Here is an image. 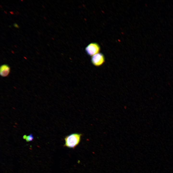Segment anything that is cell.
<instances>
[{"label":"cell","mask_w":173,"mask_h":173,"mask_svg":"<svg viewBox=\"0 0 173 173\" xmlns=\"http://www.w3.org/2000/svg\"><path fill=\"white\" fill-rule=\"evenodd\" d=\"M82 134L74 133L67 136L64 138V146L68 148H74L79 143Z\"/></svg>","instance_id":"1"},{"label":"cell","mask_w":173,"mask_h":173,"mask_svg":"<svg viewBox=\"0 0 173 173\" xmlns=\"http://www.w3.org/2000/svg\"><path fill=\"white\" fill-rule=\"evenodd\" d=\"M100 48L99 45L96 43H92L88 45L85 48V51L89 56H92L99 53Z\"/></svg>","instance_id":"2"},{"label":"cell","mask_w":173,"mask_h":173,"mask_svg":"<svg viewBox=\"0 0 173 173\" xmlns=\"http://www.w3.org/2000/svg\"><path fill=\"white\" fill-rule=\"evenodd\" d=\"M91 61L92 63L96 67H99L102 65L105 62L104 55L99 53L92 56Z\"/></svg>","instance_id":"3"},{"label":"cell","mask_w":173,"mask_h":173,"mask_svg":"<svg viewBox=\"0 0 173 173\" xmlns=\"http://www.w3.org/2000/svg\"><path fill=\"white\" fill-rule=\"evenodd\" d=\"M10 71V67L8 64H4L0 66V74L1 77H7L9 74Z\"/></svg>","instance_id":"4"},{"label":"cell","mask_w":173,"mask_h":173,"mask_svg":"<svg viewBox=\"0 0 173 173\" xmlns=\"http://www.w3.org/2000/svg\"><path fill=\"white\" fill-rule=\"evenodd\" d=\"M34 137L32 134H30L27 136L25 139L26 141L28 142L32 141Z\"/></svg>","instance_id":"5"},{"label":"cell","mask_w":173,"mask_h":173,"mask_svg":"<svg viewBox=\"0 0 173 173\" xmlns=\"http://www.w3.org/2000/svg\"><path fill=\"white\" fill-rule=\"evenodd\" d=\"M13 26L16 28H19V26L16 23H14L13 24Z\"/></svg>","instance_id":"6"},{"label":"cell","mask_w":173,"mask_h":173,"mask_svg":"<svg viewBox=\"0 0 173 173\" xmlns=\"http://www.w3.org/2000/svg\"><path fill=\"white\" fill-rule=\"evenodd\" d=\"M27 136L26 135H24L23 137V138L24 139H25L27 137Z\"/></svg>","instance_id":"7"},{"label":"cell","mask_w":173,"mask_h":173,"mask_svg":"<svg viewBox=\"0 0 173 173\" xmlns=\"http://www.w3.org/2000/svg\"><path fill=\"white\" fill-rule=\"evenodd\" d=\"M10 12V13L11 14H14V13H13V12L10 11V12Z\"/></svg>","instance_id":"8"},{"label":"cell","mask_w":173,"mask_h":173,"mask_svg":"<svg viewBox=\"0 0 173 173\" xmlns=\"http://www.w3.org/2000/svg\"><path fill=\"white\" fill-rule=\"evenodd\" d=\"M9 27H10V28L11 27V25H9Z\"/></svg>","instance_id":"9"},{"label":"cell","mask_w":173,"mask_h":173,"mask_svg":"<svg viewBox=\"0 0 173 173\" xmlns=\"http://www.w3.org/2000/svg\"><path fill=\"white\" fill-rule=\"evenodd\" d=\"M4 11V12L6 14H7V12H6V11Z\"/></svg>","instance_id":"10"},{"label":"cell","mask_w":173,"mask_h":173,"mask_svg":"<svg viewBox=\"0 0 173 173\" xmlns=\"http://www.w3.org/2000/svg\"><path fill=\"white\" fill-rule=\"evenodd\" d=\"M42 6L43 8H44V6H43L42 5Z\"/></svg>","instance_id":"11"},{"label":"cell","mask_w":173,"mask_h":173,"mask_svg":"<svg viewBox=\"0 0 173 173\" xmlns=\"http://www.w3.org/2000/svg\"><path fill=\"white\" fill-rule=\"evenodd\" d=\"M0 7H1V8H2V7L1 6V5H0Z\"/></svg>","instance_id":"12"},{"label":"cell","mask_w":173,"mask_h":173,"mask_svg":"<svg viewBox=\"0 0 173 173\" xmlns=\"http://www.w3.org/2000/svg\"><path fill=\"white\" fill-rule=\"evenodd\" d=\"M21 1H23V0H21Z\"/></svg>","instance_id":"13"},{"label":"cell","mask_w":173,"mask_h":173,"mask_svg":"<svg viewBox=\"0 0 173 173\" xmlns=\"http://www.w3.org/2000/svg\"><path fill=\"white\" fill-rule=\"evenodd\" d=\"M14 46L16 47V46L14 45Z\"/></svg>","instance_id":"14"}]
</instances>
